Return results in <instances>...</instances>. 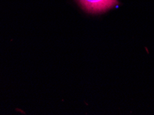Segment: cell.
Returning a JSON list of instances; mask_svg holds the SVG:
<instances>
[{"label": "cell", "instance_id": "cell-1", "mask_svg": "<svg viewBox=\"0 0 154 115\" xmlns=\"http://www.w3.org/2000/svg\"><path fill=\"white\" fill-rule=\"evenodd\" d=\"M83 10L92 14L106 12L119 4L118 0H76Z\"/></svg>", "mask_w": 154, "mask_h": 115}]
</instances>
